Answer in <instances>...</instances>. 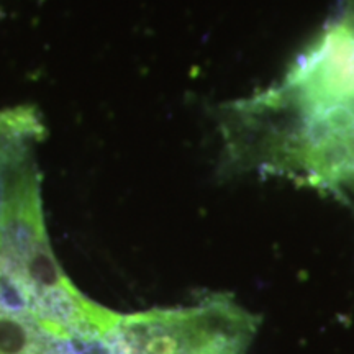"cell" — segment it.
Masks as SVG:
<instances>
[{"label": "cell", "instance_id": "cell-1", "mask_svg": "<svg viewBox=\"0 0 354 354\" xmlns=\"http://www.w3.org/2000/svg\"><path fill=\"white\" fill-rule=\"evenodd\" d=\"M233 165L305 187H354V0L300 53L284 76L227 105Z\"/></svg>", "mask_w": 354, "mask_h": 354}, {"label": "cell", "instance_id": "cell-2", "mask_svg": "<svg viewBox=\"0 0 354 354\" xmlns=\"http://www.w3.org/2000/svg\"><path fill=\"white\" fill-rule=\"evenodd\" d=\"M0 315L35 322L32 292L21 277L0 264Z\"/></svg>", "mask_w": 354, "mask_h": 354}]
</instances>
